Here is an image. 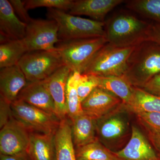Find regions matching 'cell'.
I'll return each instance as SVG.
<instances>
[{"label":"cell","instance_id":"25","mask_svg":"<svg viewBox=\"0 0 160 160\" xmlns=\"http://www.w3.org/2000/svg\"><path fill=\"white\" fill-rule=\"evenodd\" d=\"M82 77V74L79 72H71L67 82L66 106L67 116L70 121L83 113L77 91L78 86Z\"/></svg>","mask_w":160,"mask_h":160},{"label":"cell","instance_id":"11","mask_svg":"<svg viewBox=\"0 0 160 160\" xmlns=\"http://www.w3.org/2000/svg\"><path fill=\"white\" fill-rule=\"evenodd\" d=\"M114 153L119 160H160L150 142L135 126L127 145Z\"/></svg>","mask_w":160,"mask_h":160},{"label":"cell","instance_id":"32","mask_svg":"<svg viewBox=\"0 0 160 160\" xmlns=\"http://www.w3.org/2000/svg\"><path fill=\"white\" fill-rule=\"evenodd\" d=\"M142 88L151 94L160 97V73L146 82Z\"/></svg>","mask_w":160,"mask_h":160},{"label":"cell","instance_id":"22","mask_svg":"<svg viewBox=\"0 0 160 160\" xmlns=\"http://www.w3.org/2000/svg\"><path fill=\"white\" fill-rule=\"evenodd\" d=\"M28 52L23 39L0 43V68L18 65L21 59Z\"/></svg>","mask_w":160,"mask_h":160},{"label":"cell","instance_id":"13","mask_svg":"<svg viewBox=\"0 0 160 160\" xmlns=\"http://www.w3.org/2000/svg\"><path fill=\"white\" fill-rule=\"evenodd\" d=\"M26 28V24L15 14L9 1L0 0V43L23 39Z\"/></svg>","mask_w":160,"mask_h":160},{"label":"cell","instance_id":"17","mask_svg":"<svg viewBox=\"0 0 160 160\" xmlns=\"http://www.w3.org/2000/svg\"><path fill=\"white\" fill-rule=\"evenodd\" d=\"M56 160H77L73 144L71 122L67 118L60 122L54 134Z\"/></svg>","mask_w":160,"mask_h":160},{"label":"cell","instance_id":"18","mask_svg":"<svg viewBox=\"0 0 160 160\" xmlns=\"http://www.w3.org/2000/svg\"><path fill=\"white\" fill-rule=\"evenodd\" d=\"M54 134L30 132L27 152L31 160H56Z\"/></svg>","mask_w":160,"mask_h":160},{"label":"cell","instance_id":"2","mask_svg":"<svg viewBox=\"0 0 160 160\" xmlns=\"http://www.w3.org/2000/svg\"><path fill=\"white\" fill-rule=\"evenodd\" d=\"M160 73V45L148 40L135 46L123 76L132 86L141 88Z\"/></svg>","mask_w":160,"mask_h":160},{"label":"cell","instance_id":"35","mask_svg":"<svg viewBox=\"0 0 160 160\" xmlns=\"http://www.w3.org/2000/svg\"><path fill=\"white\" fill-rule=\"evenodd\" d=\"M0 160H31L27 152L17 155L7 156L0 154Z\"/></svg>","mask_w":160,"mask_h":160},{"label":"cell","instance_id":"20","mask_svg":"<svg viewBox=\"0 0 160 160\" xmlns=\"http://www.w3.org/2000/svg\"><path fill=\"white\" fill-rule=\"evenodd\" d=\"M125 106L136 115L160 112V97L149 93L141 87L134 86L131 99L129 104Z\"/></svg>","mask_w":160,"mask_h":160},{"label":"cell","instance_id":"15","mask_svg":"<svg viewBox=\"0 0 160 160\" xmlns=\"http://www.w3.org/2000/svg\"><path fill=\"white\" fill-rule=\"evenodd\" d=\"M124 2L123 0L74 1L69 13L75 16H87L94 21L105 22V18L109 12Z\"/></svg>","mask_w":160,"mask_h":160},{"label":"cell","instance_id":"7","mask_svg":"<svg viewBox=\"0 0 160 160\" xmlns=\"http://www.w3.org/2000/svg\"><path fill=\"white\" fill-rule=\"evenodd\" d=\"M18 65L28 82L46 79L64 66L57 50L29 52L23 56Z\"/></svg>","mask_w":160,"mask_h":160},{"label":"cell","instance_id":"12","mask_svg":"<svg viewBox=\"0 0 160 160\" xmlns=\"http://www.w3.org/2000/svg\"><path fill=\"white\" fill-rule=\"evenodd\" d=\"M71 72L68 67L64 66L43 80L54 102L56 116L60 121L67 116L66 88Z\"/></svg>","mask_w":160,"mask_h":160},{"label":"cell","instance_id":"34","mask_svg":"<svg viewBox=\"0 0 160 160\" xmlns=\"http://www.w3.org/2000/svg\"><path fill=\"white\" fill-rule=\"evenodd\" d=\"M147 134L152 146L157 152L158 155L160 158V135L153 134L149 132H147Z\"/></svg>","mask_w":160,"mask_h":160},{"label":"cell","instance_id":"29","mask_svg":"<svg viewBox=\"0 0 160 160\" xmlns=\"http://www.w3.org/2000/svg\"><path fill=\"white\" fill-rule=\"evenodd\" d=\"M136 115L147 132L160 135V112L139 113Z\"/></svg>","mask_w":160,"mask_h":160},{"label":"cell","instance_id":"31","mask_svg":"<svg viewBox=\"0 0 160 160\" xmlns=\"http://www.w3.org/2000/svg\"><path fill=\"white\" fill-rule=\"evenodd\" d=\"M9 2L19 18L26 24L29 23L32 18L29 16L28 10L26 9L25 1L9 0Z\"/></svg>","mask_w":160,"mask_h":160},{"label":"cell","instance_id":"9","mask_svg":"<svg viewBox=\"0 0 160 160\" xmlns=\"http://www.w3.org/2000/svg\"><path fill=\"white\" fill-rule=\"evenodd\" d=\"M27 129L14 118H12L0 131V154L17 155L26 153L30 140Z\"/></svg>","mask_w":160,"mask_h":160},{"label":"cell","instance_id":"16","mask_svg":"<svg viewBox=\"0 0 160 160\" xmlns=\"http://www.w3.org/2000/svg\"><path fill=\"white\" fill-rule=\"evenodd\" d=\"M28 82L18 65L1 69L0 95L10 102L17 99L20 92Z\"/></svg>","mask_w":160,"mask_h":160},{"label":"cell","instance_id":"10","mask_svg":"<svg viewBox=\"0 0 160 160\" xmlns=\"http://www.w3.org/2000/svg\"><path fill=\"white\" fill-rule=\"evenodd\" d=\"M122 104V100L109 92L98 87L83 100V112L97 120Z\"/></svg>","mask_w":160,"mask_h":160},{"label":"cell","instance_id":"3","mask_svg":"<svg viewBox=\"0 0 160 160\" xmlns=\"http://www.w3.org/2000/svg\"><path fill=\"white\" fill-rule=\"evenodd\" d=\"M46 15L57 23L60 42L105 37V22L80 17L55 9H48Z\"/></svg>","mask_w":160,"mask_h":160},{"label":"cell","instance_id":"33","mask_svg":"<svg viewBox=\"0 0 160 160\" xmlns=\"http://www.w3.org/2000/svg\"><path fill=\"white\" fill-rule=\"evenodd\" d=\"M148 40L160 45V24L157 23L151 24Z\"/></svg>","mask_w":160,"mask_h":160},{"label":"cell","instance_id":"26","mask_svg":"<svg viewBox=\"0 0 160 160\" xmlns=\"http://www.w3.org/2000/svg\"><path fill=\"white\" fill-rule=\"evenodd\" d=\"M126 3L132 11L160 24V0H130Z\"/></svg>","mask_w":160,"mask_h":160},{"label":"cell","instance_id":"1","mask_svg":"<svg viewBox=\"0 0 160 160\" xmlns=\"http://www.w3.org/2000/svg\"><path fill=\"white\" fill-rule=\"evenodd\" d=\"M150 26L130 13H118L105 22V37L108 43L117 47L135 46L148 41Z\"/></svg>","mask_w":160,"mask_h":160},{"label":"cell","instance_id":"8","mask_svg":"<svg viewBox=\"0 0 160 160\" xmlns=\"http://www.w3.org/2000/svg\"><path fill=\"white\" fill-rule=\"evenodd\" d=\"M58 30L57 23L54 20L32 19L26 24V34L23 38L28 52L57 50L56 46L60 42Z\"/></svg>","mask_w":160,"mask_h":160},{"label":"cell","instance_id":"27","mask_svg":"<svg viewBox=\"0 0 160 160\" xmlns=\"http://www.w3.org/2000/svg\"><path fill=\"white\" fill-rule=\"evenodd\" d=\"M74 1L72 0H27L25 1L26 9H36L39 7H46L48 9H55L69 11Z\"/></svg>","mask_w":160,"mask_h":160},{"label":"cell","instance_id":"14","mask_svg":"<svg viewBox=\"0 0 160 160\" xmlns=\"http://www.w3.org/2000/svg\"><path fill=\"white\" fill-rule=\"evenodd\" d=\"M17 99L56 116L54 102L44 81L28 82Z\"/></svg>","mask_w":160,"mask_h":160},{"label":"cell","instance_id":"4","mask_svg":"<svg viewBox=\"0 0 160 160\" xmlns=\"http://www.w3.org/2000/svg\"><path fill=\"white\" fill-rule=\"evenodd\" d=\"M108 43L106 37L61 41L56 46L64 66L82 74L100 49Z\"/></svg>","mask_w":160,"mask_h":160},{"label":"cell","instance_id":"6","mask_svg":"<svg viewBox=\"0 0 160 160\" xmlns=\"http://www.w3.org/2000/svg\"><path fill=\"white\" fill-rule=\"evenodd\" d=\"M12 117L30 132L55 133L61 121L50 114L23 102L16 99L11 103Z\"/></svg>","mask_w":160,"mask_h":160},{"label":"cell","instance_id":"21","mask_svg":"<svg viewBox=\"0 0 160 160\" xmlns=\"http://www.w3.org/2000/svg\"><path fill=\"white\" fill-rule=\"evenodd\" d=\"M98 77L99 87L117 97L122 100L124 106L129 104L134 87L129 80L123 75Z\"/></svg>","mask_w":160,"mask_h":160},{"label":"cell","instance_id":"30","mask_svg":"<svg viewBox=\"0 0 160 160\" xmlns=\"http://www.w3.org/2000/svg\"><path fill=\"white\" fill-rule=\"evenodd\" d=\"M11 103L0 95V128H2L12 118Z\"/></svg>","mask_w":160,"mask_h":160},{"label":"cell","instance_id":"19","mask_svg":"<svg viewBox=\"0 0 160 160\" xmlns=\"http://www.w3.org/2000/svg\"><path fill=\"white\" fill-rule=\"evenodd\" d=\"M96 121L86 113H82L71 121L72 140L75 148L91 142L95 137Z\"/></svg>","mask_w":160,"mask_h":160},{"label":"cell","instance_id":"28","mask_svg":"<svg viewBox=\"0 0 160 160\" xmlns=\"http://www.w3.org/2000/svg\"><path fill=\"white\" fill-rule=\"evenodd\" d=\"M98 87V76L93 75L82 74V78L77 87L78 95L81 102Z\"/></svg>","mask_w":160,"mask_h":160},{"label":"cell","instance_id":"5","mask_svg":"<svg viewBox=\"0 0 160 160\" xmlns=\"http://www.w3.org/2000/svg\"><path fill=\"white\" fill-rule=\"evenodd\" d=\"M135 46L117 47L107 43L93 57L82 74L100 77L123 75Z\"/></svg>","mask_w":160,"mask_h":160},{"label":"cell","instance_id":"23","mask_svg":"<svg viewBox=\"0 0 160 160\" xmlns=\"http://www.w3.org/2000/svg\"><path fill=\"white\" fill-rule=\"evenodd\" d=\"M126 126L122 118L118 116H105L96 121V131L101 139H117L122 136Z\"/></svg>","mask_w":160,"mask_h":160},{"label":"cell","instance_id":"24","mask_svg":"<svg viewBox=\"0 0 160 160\" xmlns=\"http://www.w3.org/2000/svg\"><path fill=\"white\" fill-rule=\"evenodd\" d=\"M77 160H119L114 152L102 145L98 139L75 148Z\"/></svg>","mask_w":160,"mask_h":160}]
</instances>
